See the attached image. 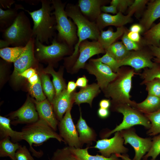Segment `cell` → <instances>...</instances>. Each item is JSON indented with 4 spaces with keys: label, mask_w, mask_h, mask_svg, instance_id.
I'll list each match as a JSON object with an SVG mask.
<instances>
[{
    "label": "cell",
    "mask_w": 160,
    "mask_h": 160,
    "mask_svg": "<svg viewBox=\"0 0 160 160\" xmlns=\"http://www.w3.org/2000/svg\"><path fill=\"white\" fill-rule=\"evenodd\" d=\"M65 10L68 16L73 20L77 29L78 40L75 46L74 50L70 56L65 59V64L69 66L73 65L76 60L80 44L87 39L97 41L100 31L95 22L90 21L83 15L78 5L68 3L66 5Z\"/></svg>",
    "instance_id": "obj_1"
},
{
    "label": "cell",
    "mask_w": 160,
    "mask_h": 160,
    "mask_svg": "<svg viewBox=\"0 0 160 160\" xmlns=\"http://www.w3.org/2000/svg\"><path fill=\"white\" fill-rule=\"evenodd\" d=\"M41 7L39 9L32 12L24 10L29 14L33 21V37L42 43L48 44L55 37L56 20L55 16L51 15L54 10L51 1L41 0Z\"/></svg>",
    "instance_id": "obj_2"
},
{
    "label": "cell",
    "mask_w": 160,
    "mask_h": 160,
    "mask_svg": "<svg viewBox=\"0 0 160 160\" xmlns=\"http://www.w3.org/2000/svg\"><path fill=\"white\" fill-rule=\"evenodd\" d=\"M117 73L116 78L103 91L105 97L112 99V105L126 104L135 108L137 103L130 100L129 95L135 70L120 68Z\"/></svg>",
    "instance_id": "obj_3"
},
{
    "label": "cell",
    "mask_w": 160,
    "mask_h": 160,
    "mask_svg": "<svg viewBox=\"0 0 160 160\" xmlns=\"http://www.w3.org/2000/svg\"><path fill=\"white\" fill-rule=\"evenodd\" d=\"M0 49L8 47H25L33 38L30 20L23 11L19 12L13 23L2 32Z\"/></svg>",
    "instance_id": "obj_4"
},
{
    "label": "cell",
    "mask_w": 160,
    "mask_h": 160,
    "mask_svg": "<svg viewBox=\"0 0 160 160\" xmlns=\"http://www.w3.org/2000/svg\"><path fill=\"white\" fill-rule=\"evenodd\" d=\"M21 132L23 140L28 143L30 150L36 157H39L43 154L41 152H37L34 149L32 146L33 144L39 146L50 138L55 139L60 142L64 143L59 134L40 119L35 122L28 124L23 128Z\"/></svg>",
    "instance_id": "obj_5"
},
{
    "label": "cell",
    "mask_w": 160,
    "mask_h": 160,
    "mask_svg": "<svg viewBox=\"0 0 160 160\" xmlns=\"http://www.w3.org/2000/svg\"><path fill=\"white\" fill-rule=\"evenodd\" d=\"M51 1L54 10L51 15H54L56 19L55 28L58 31L57 39L72 48L78 40L77 27L74 22L68 18L65 8L66 3H63L60 0H52Z\"/></svg>",
    "instance_id": "obj_6"
},
{
    "label": "cell",
    "mask_w": 160,
    "mask_h": 160,
    "mask_svg": "<svg viewBox=\"0 0 160 160\" xmlns=\"http://www.w3.org/2000/svg\"><path fill=\"white\" fill-rule=\"evenodd\" d=\"M112 105V109L114 111L122 114L123 116V120L113 129L101 133L100 136L102 138H107L116 132L129 129L137 125H142L148 129L150 128V121L143 113L138 110L126 104Z\"/></svg>",
    "instance_id": "obj_7"
},
{
    "label": "cell",
    "mask_w": 160,
    "mask_h": 160,
    "mask_svg": "<svg viewBox=\"0 0 160 160\" xmlns=\"http://www.w3.org/2000/svg\"><path fill=\"white\" fill-rule=\"evenodd\" d=\"M72 48L65 43L60 41L55 36L52 41V44L45 45L38 40L35 39L34 52L37 59L39 60L52 63L61 59L65 55L71 54Z\"/></svg>",
    "instance_id": "obj_8"
},
{
    "label": "cell",
    "mask_w": 160,
    "mask_h": 160,
    "mask_svg": "<svg viewBox=\"0 0 160 160\" xmlns=\"http://www.w3.org/2000/svg\"><path fill=\"white\" fill-rule=\"evenodd\" d=\"M72 107L68 109L62 119L58 122L57 126L59 135L69 147L82 148L83 145L80 141L76 126L71 117Z\"/></svg>",
    "instance_id": "obj_9"
},
{
    "label": "cell",
    "mask_w": 160,
    "mask_h": 160,
    "mask_svg": "<svg viewBox=\"0 0 160 160\" xmlns=\"http://www.w3.org/2000/svg\"><path fill=\"white\" fill-rule=\"evenodd\" d=\"M124 140V144L128 143L133 148L135 155L133 160H141L151 148L152 140L150 137L143 138L138 136L132 127L120 131Z\"/></svg>",
    "instance_id": "obj_10"
},
{
    "label": "cell",
    "mask_w": 160,
    "mask_h": 160,
    "mask_svg": "<svg viewBox=\"0 0 160 160\" xmlns=\"http://www.w3.org/2000/svg\"><path fill=\"white\" fill-rule=\"evenodd\" d=\"M84 68L96 77L97 84L103 91L117 75V73L114 72L108 66L94 59H90Z\"/></svg>",
    "instance_id": "obj_11"
},
{
    "label": "cell",
    "mask_w": 160,
    "mask_h": 160,
    "mask_svg": "<svg viewBox=\"0 0 160 160\" xmlns=\"http://www.w3.org/2000/svg\"><path fill=\"white\" fill-rule=\"evenodd\" d=\"M124 143L120 131H118L115 133L111 138L98 140L92 148L98 149V152L102 156L109 157L113 154H126L128 152V149L124 145Z\"/></svg>",
    "instance_id": "obj_12"
},
{
    "label": "cell",
    "mask_w": 160,
    "mask_h": 160,
    "mask_svg": "<svg viewBox=\"0 0 160 160\" xmlns=\"http://www.w3.org/2000/svg\"><path fill=\"white\" fill-rule=\"evenodd\" d=\"M105 53V49L97 41H90L87 40L82 42L79 47L78 56L73 65L72 70L77 72L84 68L86 62L93 56Z\"/></svg>",
    "instance_id": "obj_13"
},
{
    "label": "cell",
    "mask_w": 160,
    "mask_h": 160,
    "mask_svg": "<svg viewBox=\"0 0 160 160\" xmlns=\"http://www.w3.org/2000/svg\"><path fill=\"white\" fill-rule=\"evenodd\" d=\"M35 39L33 37L26 45V48L17 60L14 62V70L12 76L16 83L21 79L20 73L31 68L35 64L34 47Z\"/></svg>",
    "instance_id": "obj_14"
},
{
    "label": "cell",
    "mask_w": 160,
    "mask_h": 160,
    "mask_svg": "<svg viewBox=\"0 0 160 160\" xmlns=\"http://www.w3.org/2000/svg\"><path fill=\"white\" fill-rule=\"evenodd\" d=\"M153 58L149 50L148 51L141 48L138 50L130 51L126 57L119 62L120 67L129 66L135 71H137L142 68H152L154 64Z\"/></svg>",
    "instance_id": "obj_15"
},
{
    "label": "cell",
    "mask_w": 160,
    "mask_h": 160,
    "mask_svg": "<svg viewBox=\"0 0 160 160\" xmlns=\"http://www.w3.org/2000/svg\"><path fill=\"white\" fill-rule=\"evenodd\" d=\"M29 99H28L23 105L9 115L11 124L15 126L19 124H29L39 119L36 106Z\"/></svg>",
    "instance_id": "obj_16"
},
{
    "label": "cell",
    "mask_w": 160,
    "mask_h": 160,
    "mask_svg": "<svg viewBox=\"0 0 160 160\" xmlns=\"http://www.w3.org/2000/svg\"><path fill=\"white\" fill-rule=\"evenodd\" d=\"M132 21L131 17L124 15L120 12L115 15L106 13H101L96 21V24L100 31L106 27L112 25L119 27L124 26Z\"/></svg>",
    "instance_id": "obj_17"
},
{
    "label": "cell",
    "mask_w": 160,
    "mask_h": 160,
    "mask_svg": "<svg viewBox=\"0 0 160 160\" xmlns=\"http://www.w3.org/2000/svg\"><path fill=\"white\" fill-rule=\"evenodd\" d=\"M74 92L69 94L66 89L60 95L54 97L51 104L56 117L58 121L62 119L63 115L68 109L72 107L74 103Z\"/></svg>",
    "instance_id": "obj_18"
},
{
    "label": "cell",
    "mask_w": 160,
    "mask_h": 160,
    "mask_svg": "<svg viewBox=\"0 0 160 160\" xmlns=\"http://www.w3.org/2000/svg\"><path fill=\"white\" fill-rule=\"evenodd\" d=\"M39 119L44 121L55 131L57 130L59 121L57 119L53 107L47 99L39 102L34 100Z\"/></svg>",
    "instance_id": "obj_19"
},
{
    "label": "cell",
    "mask_w": 160,
    "mask_h": 160,
    "mask_svg": "<svg viewBox=\"0 0 160 160\" xmlns=\"http://www.w3.org/2000/svg\"><path fill=\"white\" fill-rule=\"evenodd\" d=\"M105 2L102 0H79L78 6L84 16L90 21L95 22L101 13V7Z\"/></svg>",
    "instance_id": "obj_20"
},
{
    "label": "cell",
    "mask_w": 160,
    "mask_h": 160,
    "mask_svg": "<svg viewBox=\"0 0 160 160\" xmlns=\"http://www.w3.org/2000/svg\"><path fill=\"white\" fill-rule=\"evenodd\" d=\"M148 4L147 9L140 21L144 32L151 28L156 20L160 18V0L151 1Z\"/></svg>",
    "instance_id": "obj_21"
},
{
    "label": "cell",
    "mask_w": 160,
    "mask_h": 160,
    "mask_svg": "<svg viewBox=\"0 0 160 160\" xmlns=\"http://www.w3.org/2000/svg\"><path fill=\"white\" fill-rule=\"evenodd\" d=\"M100 89L97 84L94 83L81 88L77 92H74V103L79 106L81 103H87L91 107L93 99L100 92Z\"/></svg>",
    "instance_id": "obj_22"
},
{
    "label": "cell",
    "mask_w": 160,
    "mask_h": 160,
    "mask_svg": "<svg viewBox=\"0 0 160 160\" xmlns=\"http://www.w3.org/2000/svg\"><path fill=\"white\" fill-rule=\"evenodd\" d=\"M79 119L76 125L80 141L82 145L86 144L92 145L93 141H96L97 134L95 131L89 127L82 116L80 108Z\"/></svg>",
    "instance_id": "obj_23"
},
{
    "label": "cell",
    "mask_w": 160,
    "mask_h": 160,
    "mask_svg": "<svg viewBox=\"0 0 160 160\" xmlns=\"http://www.w3.org/2000/svg\"><path fill=\"white\" fill-rule=\"evenodd\" d=\"M15 5L13 8L6 10L0 8V30L1 32L13 23L18 16L19 10L25 9L21 4Z\"/></svg>",
    "instance_id": "obj_24"
},
{
    "label": "cell",
    "mask_w": 160,
    "mask_h": 160,
    "mask_svg": "<svg viewBox=\"0 0 160 160\" xmlns=\"http://www.w3.org/2000/svg\"><path fill=\"white\" fill-rule=\"evenodd\" d=\"M126 30L125 28L122 26L117 27L115 31L111 28L105 31L101 30L97 41L105 50L122 36Z\"/></svg>",
    "instance_id": "obj_25"
},
{
    "label": "cell",
    "mask_w": 160,
    "mask_h": 160,
    "mask_svg": "<svg viewBox=\"0 0 160 160\" xmlns=\"http://www.w3.org/2000/svg\"><path fill=\"white\" fill-rule=\"evenodd\" d=\"M11 120L9 118L0 116V136L1 139L7 137L11 138L14 142L23 139V133L13 130L11 127Z\"/></svg>",
    "instance_id": "obj_26"
},
{
    "label": "cell",
    "mask_w": 160,
    "mask_h": 160,
    "mask_svg": "<svg viewBox=\"0 0 160 160\" xmlns=\"http://www.w3.org/2000/svg\"><path fill=\"white\" fill-rule=\"evenodd\" d=\"M69 147L72 154L78 160H121L115 154H112L109 157L97 154L95 155H91L88 151L89 148V147L84 148Z\"/></svg>",
    "instance_id": "obj_27"
},
{
    "label": "cell",
    "mask_w": 160,
    "mask_h": 160,
    "mask_svg": "<svg viewBox=\"0 0 160 160\" xmlns=\"http://www.w3.org/2000/svg\"><path fill=\"white\" fill-rule=\"evenodd\" d=\"M135 109L143 114L156 112L160 109V97L148 95L144 101L137 103Z\"/></svg>",
    "instance_id": "obj_28"
},
{
    "label": "cell",
    "mask_w": 160,
    "mask_h": 160,
    "mask_svg": "<svg viewBox=\"0 0 160 160\" xmlns=\"http://www.w3.org/2000/svg\"><path fill=\"white\" fill-rule=\"evenodd\" d=\"M10 137H7L0 141V157H9L11 160H16L15 155L17 151L21 145L17 143L12 142Z\"/></svg>",
    "instance_id": "obj_29"
},
{
    "label": "cell",
    "mask_w": 160,
    "mask_h": 160,
    "mask_svg": "<svg viewBox=\"0 0 160 160\" xmlns=\"http://www.w3.org/2000/svg\"><path fill=\"white\" fill-rule=\"evenodd\" d=\"M53 65L49 64L48 66L45 68L44 71L45 73L49 74L52 76L53 84L54 86L55 95V96L60 95L65 89H66V84L63 80L61 70L56 72L54 70Z\"/></svg>",
    "instance_id": "obj_30"
},
{
    "label": "cell",
    "mask_w": 160,
    "mask_h": 160,
    "mask_svg": "<svg viewBox=\"0 0 160 160\" xmlns=\"http://www.w3.org/2000/svg\"><path fill=\"white\" fill-rule=\"evenodd\" d=\"M143 44L158 46L160 44V22L144 32Z\"/></svg>",
    "instance_id": "obj_31"
},
{
    "label": "cell",
    "mask_w": 160,
    "mask_h": 160,
    "mask_svg": "<svg viewBox=\"0 0 160 160\" xmlns=\"http://www.w3.org/2000/svg\"><path fill=\"white\" fill-rule=\"evenodd\" d=\"M105 53L118 60L124 59L129 55L128 50L122 41L115 42L105 50Z\"/></svg>",
    "instance_id": "obj_32"
},
{
    "label": "cell",
    "mask_w": 160,
    "mask_h": 160,
    "mask_svg": "<svg viewBox=\"0 0 160 160\" xmlns=\"http://www.w3.org/2000/svg\"><path fill=\"white\" fill-rule=\"evenodd\" d=\"M26 48L25 47H6L0 49V56L8 62H14Z\"/></svg>",
    "instance_id": "obj_33"
},
{
    "label": "cell",
    "mask_w": 160,
    "mask_h": 160,
    "mask_svg": "<svg viewBox=\"0 0 160 160\" xmlns=\"http://www.w3.org/2000/svg\"><path fill=\"white\" fill-rule=\"evenodd\" d=\"M148 119L151 127L147 132L149 136H155L160 134V109L155 112L144 114Z\"/></svg>",
    "instance_id": "obj_34"
},
{
    "label": "cell",
    "mask_w": 160,
    "mask_h": 160,
    "mask_svg": "<svg viewBox=\"0 0 160 160\" xmlns=\"http://www.w3.org/2000/svg\"><path fill=\"white\" fill-rule=\"evenodd\" d=\"M140 76L143 79L141 83V85L155 79L160 80V65L154 63L152 68H144V70L140 74Z\"/></svg>",
    "instance_id": "obj_35"
},
{
    "label": "cell",
    "mask_w": 160,
    "mask_h": 160,
    "mask_svg": "<svg viewBox=\"0 0 160 160\" xmlns=\"http://www.w3.org/2000/svg\"><path fill=\"white\" fill-rule=\"evenodd\" d=\"M41 80L43 90L48 100L52 103L55 95L53 84L48 76L45 73L41 74Z\"/></svg>",
    "instance_id": "obj_36"
},
{
    "label": "cell",
    "mask_w": 160,
    "mask_h": 160,
    "mask_svg": "<svg viewBox=\"0 0 160 160\" xmlns=\"http://www.w3.org/2000/svg\"><path fill=\"white\" fill-rule=\"evenodd\" d=\"M152 143L150 150L142 158V160H148L149 157H151V160H156L157 156L160 154V134L152 139Z\"/></svg>",
    "instance_id": "obj_37"
},
{
    "label": "cell",
    "mask_w": 160,
    "mask_h": 160,
    "mask_svg": "<svg viewBox=\"0 0 160 160\" xmlns=\"http://www.w3.org/2000/svg\"><path fill=\"white\" fill-rule=\"evenodd\" d=\"M51 160H78L71 151L68 146L58 148L55 151Z\"/></svg>",
    "instance_id": "obj_38"
},
{
    "label": "cell",
    "mask_w": 160,
    "mask_h": 160,
    "mask_svg": "<svg viewBox=\"0 0 160 160\" xmlns=\"http://www.w3.org/2000/svg\"><path fill=\"white\" fill-rule=\"evenodd\" d=\"M94 59L105 64L115 73L119 71L120 67L119 60H116L107 53L101 57Z\"/></svg>",
    "instance_id": "obj_39"
},
{
    "label": "cell",
    "mask_w": 160,
    "mask_h": 160,
    "mask_svg": "<svg viewBox=\"0 0 160 160\" xmlns=\"http://www.w3.org/2000/svg\"><path fill=\"white\" fill-rule=\"evenodd\" d=\"M28 89L30 93L37 101L40 102L46 99V97L43 92L40 78L36 84L34 85L29 84Z\"/></svg>",
    "instance_id": "obj_40"
},
{
    "label": "cell",
    "mask_w": 160,
    "mask_h": 160,
    "mask_svg": "<svg viewBox=\"0 0 160 160\" xmlns=\"http://www.w3.org/2000/svg\"><path fill=\"white\" fill-rule=\"evenodd\" d=\"M146 89L148 95L160 97V80L157 79H153L146 83Z\"/></svg>",
    "instance_id": "obj_41"
},
{
    "label": "cell",
    "mask_w": 160,
    "mask_h": 160,
    "mask_svg": "<svg viewBox=\"0 0 160 160\" xmlns=\"http://www.w3.org/2000/svg\"><path fill=\"white\" fill-rule=\"evenodd\" d=\"M149 0H135L128 9L127 14L131 17L133 14H138L141 12L145 7Z\"/></svg>",
    "instance_id": "obj_42"
},
{
    "label": "cell",
    "mask_w": 160,
    "mask_h": 160,
    "mask_svg": "<svg viewBox=\"0 0 160 160\" xmlns=\"http://www.w3.org/2000/svg\"><path fill=\"white\" fill-rule=\"evenodd\" d=\"M128 31L126 30L121 37L122 42L129 51H136L141 49L138 43L135 42L130 40L127 36Z\"/></svg>",
    "instance_id": "obj_43"
},
{
    "label": "cell",
    "mask_w": 160,
    "mask_h": 160,
    "mask_svg": "<svg viewBox=\"0 0 160 160\" xmlns=\"http://www.w3.org/2000/svg\"><path fill=\"white\" fill-rule=\"evenodd\" d=\"M134 1L133 0H112L110 5L115 6L118 12H125Z\"/></svg>",
    "instance_id": "obj_44"
},
{
    "label": "cell",
    "mask_w": 160,
    "mask_h": 160,
    "mask_svg": "<svg viewBox=\"0 0 160 160\" xmlns=\"http://www.w3.org/2000/svg\"><path fill=\"white\" fill-rule=\"evenodd\" d=\"M16 160H35L25 146H22L17 151Z\"/></svg>",
    "instance_id": "obj_45"
},
{
    "label": "cell",
    "mask_w": 160,
    "mask_h": 160,
    "mask_svg": "<svg viewBox=\"0 0 160 160\" xmlns=\"http://www.w3.org/2000/svg\"><path fill=\"white\" fill-rule=\"evenodd\" d=\"M148 46L149 50L153 57V61L160 65V44L158 46Z\"/></svg>",
    "instance_id": "obj_46"
},
{
    "label": "cell",
    "mask_w": 160,
    "mask_h": 160,
    "mask_svg": "<svg viewBox=\"0 0 160 160\" xmlns=\"http://www.w3.org/2000/svg\"><path fill=\"white\" fill-rule=\"evenodd\" d=\"M35 69L30 68L20 73V76L21 79L23 78L28 79L32 76L35 73H36Z\"/></svg>",
    "instance_id": "obj_47"
},
{
    "label": "cell",
    "mask_w": 160,
    "mask_h": 160,
    "mask_svg": "<svg viewBox=\"0 0 160 160\" xmlns=\"http://www.w3.org/2000/svg\"><path fill=\"white\" fill-rule=\"evenodd\" d=\"M101 11L106 13H110L114 14L118 12L116 7L114 6L111 5L108 6L105 5L102 6L101 7Z\"/></svg>",
    "instance_id": "obj_48"
},
{
    "label": "cell",
    "mask_w": 160,
    "mask_h": 160,
    "mask_svg": "<svg viewBox=\"0 0 160 160\" xmlns=\"http://www.w3.org/2000/svg\"><path fill=\"white\" fill-rule=\"evenodd\" d=\"M88 80L84 76L78 78L76 83L77 87L84 88L86 87L87 85Z\"/></svg>",
    "instance_id": "obj_49"
},
{
    "label": "cell",
    "mask_w": 160,
    "mask_h": 160,
    "mask_svg": "<svg viewBox=\"0 0 160 160\" xmlns=\"http://www.w3.org/2000/svg\"><path fill=\"white\" fill-rule=\"evenodd\" d=\"M127 36L130 40L135 42L138 43L140 41L139 33L129 31L127 33Z\"/></svg>",
    "instance_id": "obj_50"
},
{
    "label": "cell",
    "mask_w": 160,
    "mask_h": 160,
    "mask_svg": "<svg viewBox=\"0 0 160 160\" xmlns=\"http://www.w3.org/2000/svg\"><path fill=\"white\" fill-rule=\"evenodd\" d=\"M15 2L13 0H0V8L6 9H10Z\"/></svg>",
    "instance_id": "obj_51"
},
{
    "label": "cell",
    "mask_w": 160,
    "mask_h": 160,
    "mask_svg": "<svg viewBox=\"0 0 160 160\" xmlns=\"http://www.w3.org/2000/svg\"><path fill=\"white\" fill-rule=\"evenodd\" d=\"M98 116L101 119H105L107 118L110 114L108 109L100 108L97 111Z\"/></svg>",
    "instance_id": "obj_52"
},
{
    "label": "cell",
    "mask_w": 160,
    "mask_h": 160,
    "mask_svg": "<svg viewBox=\"0 0 160 160\" xmlns=\"http://www.w3.org/2000/svg\"><path fill=\"white\" fill-rule=\"evenodd\" d=\"M76 87V83L74 81H69L66 88L67 92L69 94H72L74 92Z\"/></svg>",
    "instance_id": "obj_53"
},
{
    "label": "cell",
    "mask_w": 160,
    "mask_h": 160,
    "mask_svg": "<svg viewBox=\"0 0 160 160\" xmlns=\"http://www.w3.org/2000/svg\"><path fill=\"white\" fill-rule=\"evenodd\" d=\"M129 31L140 33L141 32H143V30L142 26L140 24H135L131 26Z\"/></svg>",
    "instance_id": "obj_54"
},
{
    "label": "cell",
    "mask_w": 160,
    "mask_h": 160,
    "mask_svg": "<svg viewBox=\"0 0 160 160\" xmlns=\"http://www.w3.org/2000/svg\"><path fill=\"white\" fill-rule=\"evenodd\" d=\"M111 105V102L108 99H104L101 100L99 103L100 108L108 109Z\"/></svg>",
    "instance_id": "obj_55"
},
{
    "label": "cell",
    "mask_w": 160,
    "mask_h": 160,
    "mask_svg": "<svg viewBox=\"0 0 160 160\" xmlns=\"http://www.w3.org/2000/svg\"><path fill=\"white\" fill-rule=\"evenodd\" d=\"M40 78L38 74L36 73L28 79V80L30 84L34 85L38 82Z\"/></svg>",
    "instance_id": "obj_56"
},
{
    "label": "cell",
    "mask_w": 160,
    "mask_h": 160,
    "mask_svg": "<svg viewBox=\"0 0 160 160\" xmlns=\"http://www.w3.org/2000/svg\"><path fill=\"white\" fill-rule=\"evenodd\" d=\"M118 157L121 158L122 160H133L130 159L128 155L123 154L122 155L119 154H116Z\"/></svg>",
    "instance_id": "obj_57"
},
{
    "label": "cell",
    "mask_w": 160,
    "mask_h": 160,
    "mask_svg": "<svg viewBox=\"0 0 160 160\" xmlns=\"http://www.w3.org/2000/svg\"><path fill=\"white\" fill-rule=\"evenodd\" d=\"M25 2L30 4L32 5H36L38 4L41 0H24Z\"/></svg>",
    "instance_id": "obj_58"
},
{
    "label": "cell",
    "mask_w": 160,
    "mask_h": 160,
    "mask_svg": "<svg viewBox=\"0 0 160 160\" xmlns=\"http://www.w3.org/2000/svg\"><path fill=\"white\" fill-rule=\"evenodd\" d=\"M156 160H160L156 159Z\"/></svg>",
    "instance_id": "obj_59"
}]
</instances>
